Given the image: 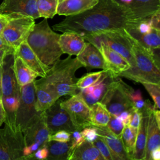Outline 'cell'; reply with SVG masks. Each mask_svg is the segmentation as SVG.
<instances>
[{
    "mask_svg": "<svg viewBox=\"0 0 160 160\" xmlns=\"http://www.w3.org/2000/svg\"><path fill=\"white\" fill-rule=\"evenodd\" d=\"M8 54H8L4 49L0 48V64L1 65H2L4 59Z\"/></svg>",
    "mask_w": 160,
    "mask_h": 160,
    "instance_id": "49",
    "label": "cell"
},
{
    "mask_svg": "<svg viewBox=\"0 0 160 160\" xmlns=\"http://www.w3.org/2000/svg\"><path fill=\"white\" fill-rule=\"evenodd\" d=\"M34 20L26 15L11 14V18L5 26L1 36L14 52L19 45L26 40L35 24Z\"/></svg>",
    "mask_w": 160,
    "mask_h": 160,
    "instance_id": "9",
    "label": "cell"
},
{
    "mask_svg": "<svg viewBox=\"0 0 160 160\" xmlns=\"http://www.w3.org/2000/svg\"><path fill=\"white\" fill-rule=\"evenodd\" d=\"M14 58V54H8L2 65L1 100L6 113L4 123L11 124H15V116L19 101L21 88L13 70Z\"/></svg>",
    "mask_w": 160,
    "mask_h": 160,
    "instance_id": "5",
    "label": "cell"
},
{
    "mask_svg": "<svg viewBox=\"0 0 160 160\" xmlns=\"http://www.w3.org/2000/svg\"><path fill=\"white\" fill-rule=\"evenodd\" d=\"M137 19L144 21L160 10V0H112Z\"/></svg>",
    "mask_w": 160,
    "mask_h": 160,
    "instance_id": "13",
    "label": "cell"
},
{
    "mask_svg": "<svg viewBox=\"0 0 160 160\" xmlns=\"http://www.w3.org/2000/svg\"><path fill=\"white\" fill-rule=\"evenodd\" d=\"M13 70L17 82L20 86L33 82L38 76L19 56H14Z\"/></svg>",
    "mask_w": 160,
    "mask_h": 160,
    "instance_id": "28",
    "label": "cell"
},
{
    "mask_svg": "<svg viewBox=\"0 0 160 160\" xmlns=\"http://www.w3.org/2000/svg\"><path fill=\"white\" fill-rule=\"evenodd\" d=\"M59 37L60 34L52 31L47 19L44 18L34 24L26 42L44 64L51 66L63 54L59 42Z\"/></svg>",
    "mask_w": 160,
    "mask_h": 160,
    "instance_id": "2",
    "label": "cell"
},
{
    "mask_svg": "<svg viewBox=\"0 0 160 160\" xmlns=\"http://www.w3.org/2000/svg\"><path fill=\"white\" fill-rule=\"evenodd\" d=\"M130 38L134 67L129 68L121 72L118 77H124L140 83L151 82L160 84L159 62L154 51L146 48L131 36Z\"/></svg>",
    "mask_w": 160,
    "mask_h": 160,
    "instance_id": "3",
    "label": "cell"
},
{
    "mask_svg": "<svg viewBox=\"0 0 160 160\" xmlns=\"http://www.w3.org/2000/svg\"><path fill=\"white\" fill-rule=\"evenodd\" d=\"M48 156V149L46 145L39 148L29 156L28 159H46Z\"/></svg>",
    "mask_w": 160,
    "mask_h": 160,
    "instance_id": "40",
    "label": "cell"
},
{
    "mask_svg": "<svg viewBox=\"0 0 160 160\" xmlns=\"http://www.w3.org/2000/svg\"><path fill=\"white\" fill-rule=\"evenodd\" d=\"M81 131L85 141L89 142H92L98 136L96 130L94 126L85 127Z\"/></svg>",
    "mask_w": 160,
    "mask_h": 160,
    "instance_id": "39",
    "label": "cell"
},
{
    "mask_svg": "<svg viewBox=\"0 0 160 160\" xmlns=\"http://www.w3.org/2000/svg\"><path fill=\"white\" fill-rule=\"evenodd\" d=\"M11 18V14H0V35H1V33L8 23L9 19Z\"/></svg>",
    "mask_w": 160,
    "mask_h": 160,
    "instance_id": "45",
    "label": "cell"
},
{
    "mask_svg": "<svg viewBox=\"0 0 160 160\" xmlns=\"http://www.w3.org/2000/svg\"><path fill=\"white\" fill-rule=\"evenodd\" d=\"M116 77L114 76L108 70H106L101 78L94 84L82 89L79 92L84 101L90 107L97 102H100L105 94L111 81Z\"/></svg>",
    "mask_w": 160,
    "mask_h": 160,
    "instance_id": "16",
    "label": "cell"
},
{
    "mask_svg": "<svg viewBox=\"0 0 160 160\" xmlns=\"http://www.w3.org/2000/svg\"><path fill=\"white\" fill-rule=\"evenodd\" d=\"M152 108H155L154 107ZM148 109L142 112V118L138 128L134 150L132 156V160H144L146 154L147 128L149 111L152 109Z\"/></svg>",
    "mask_w": 160,
    "mask_h": 160,
    "instance_id": "24",
    "label": "cell"
},
{
    "mask_svg": "<svg viewBox=\"0 0 160 160\" xmlns=\"http://www.w3.org/2000/svg\"><path fill=\"white\" fill-rule=\"evenodd\" d=\"M61 106L68 112L76 129L81 131L87 126H92L90 121V107L79 92L61 102Z\"/></svg>",
    "mask_w": 160,
    "mask_h": 160,
    "instance_id": "11",
    "label": "cell"
},
{
    "mask_svg": "<svg viewBox=\"0 0 160 160\" xmlns=\"http://www.w3.org/2000/svg\"><path fill=\"white\" fill-rule=\"evenodd\" d=\"M133 90L121 79L116 77L109 83L100 102L104 106L110 114L118 116L122 111L134 108L129 98Z\"/></svg>",
    "mask_w": 160,
    "mask_h": 160,
    "instance_id": "7",
    "label": "cell"
},
{
    "mask_svg": "<svg viewBox=\"0 0 160 160\" xmlns=\"http://www.w3.org/2000/svg\"><path fill=\"white\" fill-rule=\"evenodd\" d=\"M36 94V109L42 112L59 98L54 88L43 78L34 81Z\"/></svg>",
    "mask_w": 160,
    "mask_h": 160,
    "instance_id": "17",
    "label": "cell"
},
{
    "mask_svg": "<svg viewBox=\"0 0 160 160\" xmlns=\"http://www.w3.org/2000/svg\"><path fill=\"white\" fill-rule=\"evenodd\" d=\"M23 133L16 124L5 123L0 129V160H22Z\"/></svg>",
    "mask_w": 160,
    "mask_h": 160,
    "instance_id": "8",
    "label": "cell"
},
{
    "mask_svg": "<svg viewBox=\"0 0 160 160\" xmlns=\"http://www.w3.org/2000/svg\"><path fill=\"white\" fill-rule=\"evenodd\" d=\"M59 98L43 111L46 126L50 135L60 130L72 133L77 130L68 112L61 106Z\"/></svg>",
    "mask_w": 160,
    "mask_h": 160,
    "instance_id": "12",
    "label": "cell"
},
{
    "mask_svg": "<svg viewBox=\"0 0 160 160\" xmlns=\"http://www.w3.org/2000/svg\"><path fill=\"white\" fill-rule=\"evenodd\" d=\"M141 118H142V112L133 108L132 111L131 118V121L129 125L134 128L138 129L139 126Z\"/></svg>",
    "mask_w": 160,
    "mask_h": 160,
    "instance_id": "41",
    "label": "cell"
},
{
    "mask_svg": "<svg viewBox=\"0 0 160 160\" xmlns=\"http://www.w3.org/2000/svg\"><path fill=\"white\" fill-rule=\"evenodd\" d=\"M137 132L138 129L129 125H127L124 126L121 136V139L122 144L130 159H132V156L134 150Z\"/></svg>",
    "mask_w": 160,
    "mask_h": 160,
    "instance_id": "31",
    "label": "cell"
},
{
    "mask_svg": "<svg viewBox=\"0 0 160 160\" xmlns=\"http://www.w3.org/2000/svg\"><path fill=\"white\" fill-rule=\"evenodd\" d=\"M15 56L20 57L22 61L33 71L38 76L44 78L46 76L51 66L44 64L29 47L26 40L22 42L16 49Z\"/></svg>",
    "mask_w": 160,
    "mask_h": 160,
    "instance_id": "18",
    "label": "cell"
},
{
    "mask_svg": "<svg viewBox=\"0 0 160 160\" xmlns=\"http://www.w3.org/2000/svg\"><path fill=\"white\" fill-rule=\"evenodd\" d=\"M76 58L83 67L88 69L99 68L107 70L106 62L101 51L89 42H86L84 48L76 56Z\"/></svg>",
    "mask_w": 160,
    "mask_h": 160,
    "instance_id": "21",
    "label": "cell"
},
{
    "mask_svg": "<svg viewBox=\"0 0 160 160\" xmlns=\"http://www.w3.org/2000/svg\"><path fill=\"white\" fill-rule=\"evenodd\" d=\"M98 136H101L108 146L112 160H130L125 151L121 138H117L106 126L95 127Z\"/></svg>",
    "mask_w": 160,
    "mask_h": 160,
    "instance_id": "20",
    "label": "cell"
},
{
    "mask_svg": "<svg viewBox=\"0 0 160 160\" xmlns=\"http://www.w3.org/2000/svg\"><path fill=\"white\" fill-rule=\"evenodd\" d=\"M23 133L24 146L37 144L40 147L49 141V131L46 126L43 112L39 113L32 121Z\"/></svg>",
    "mask_w": 160,
    "mask_h": 160,
    "instance_id": "14",
    "label": "cell"
},
{
    "mask_svg": "<svg viewBox=\"0 0 160 160\" xmlns=\"http://www.w3.org/2000/svg\"><path fill=\"white\" fill-rule=\"evenodd\" d=\"M154 109L155 108L151 109L149 112L145 160H150L151 151L153 149L160 147V127L157 124L154 116L153 111Z\"/></svg>",
    "mask_w": 160,
    "mask_h": 160,
    "instance_id": "25",
    "label": "cell"
},
{
    "mask_svg": "<svg viewBox=\"0 0 160 160\" xmlns=\"http://www.w3.org/2000/svg\"><path fill=\"white\" fill-rule=\"evenodd\" d=\"M48 149V160H65L67 159L69 149L70 148V141L68 142H60L49 140L46 144Z\"/></svg>",
    "mask_w": 160,
    "mask_h": 160,
    "instance_id": "29",
    "label": "cell"
},
{
    "mask_svg": "<svg viewBox=\"0 0 160 160\" xmlns=\"http://www.w3.org/2000/svg\"><path fill=\"white\" fill-rule=\"evenodd\" d=\"M154 101L155 109L160 108V84L151 82L141 83Z\"/></svg>",
    "mask_w": 160,
    "mask_h": 160,
    "instance_id": "34",
    "label": "cell"
},
{
    "mask_svg": "<svg viewBox=\"0 0 160 160\" xmlns=\"http://www.w3.org/2000/svg\"><path fill=\"white\" fill-rule=\"evenodd\" d=\"M0 48L4 49L8 54H14V51L13 49L8 44V43L5 41L3 37L0 35Z\"/></svg>",
    "mask_w": 160,
    "mask_h": 160,
    "instance_id": "44",
    "label": "cell"
},
{
    "mask_svg": "<svg viewBox=\"0 0 160 160\" xmlns=\"http://www.w3.org/2000/svg\"><path fill=\"white\" fill-rule=\"evenodd\" d=\"M90 121L92 126H106L110 118V113L100 102L90 106Z\"/></svg>",
    "mask_w": 160,
    "mask_h": 160,
    "instance_id": "30",
    "label": "cell"
},
{
    "mask_svg": "<svg viewBox=\"0 0 160 160\" xmlns=\"http://www.w3.org/2000/svg\"><path fill=\"white\" fill-rule=\"evenodd\" d=\"M126 31L131 37L136 39L146 48L152 51L159 49L160 30L152 28L148 32L140 33L136 30V28H134L126 30Z\"/></svg>",
    "mask_w": 160,
    "mask_h": 160,
    "instance_id": "26",
    "label": "cell"
},
{
    "mask_svg": "<svg viewBox=\"0 0 160 160\" xmlns=\"http://www.w3.org/2000/svg\"><path fill=\"white\" fill-rule=\"evenodd\" d=\"M2 66L0 64V98L1 99V88H2Z\"/></svg>",
    "mask_w": 160,
    "mask_h": 160,
    "instance_id": "50",
    "label": "cell"
},
{
    "mask_svg": "<svg viewBox=\"0 0 160 160\" xmlns=\"http://www.w3.org/2000/svg\"><path fill=\"white\" fill-rule=\"evenodd\" d=\"M92 143L98 149L104 160H112L110 150L101 136H98V138L92 142Z\"/></svg>",
    "mask_w": 160,
    "mask_h": 160,
    "instance_id": "36",
    "label": "cell"
},
{
    "mask_svg": "<svg viewBox=\"0 0 160 160\" xmlns=\"http://www.w3.org/2000/svg\"><path fill=\"white\" fill-rule=\"evenodd\" d=\"M104 71L105 69H102V71L89 72L84 74L81 78L78 79L76 86L80 90L94 84L101 78Z\"/></svg>",
    "mask_w": 160,
    "mask_h": 160,
    "instance_id": "33",
    "label": "cell"
},
{
    "mask_svg": "<svg viewBox=\"0 0 160 160\" xmlns=\"http://www.w3.org/2000/svg\"><path fill=\"white\" fill-rule=\"evenodd\" d=\"M143 21L137 19L112 0H98V3L81 13L66 16L53 25L54 30L74 32L82 36L105 31L128 30L136 28Z\"/></svg>",
    "mask_w": 160,
    "mask_h": 160,
    "instance_id": "1",
    "label": "cell"
},
{
    "mask_svg": "<svg viewBox=\"0 0 160 160\" xmlns=\"http://www.w3.org/2000/svg\"><path fill=\"white\" fill-rule=\"evenodd\" d=\"M98 0H58L56 14L60 16H73L91 9Z\"/></svg>",
    "mask_w": 160,
    "mask_h": 160,
    "instance_id": "22",
    "label": "cell"
},
{
    "mask_svg": "<svg viewBox=\"0 0 160 160\" xmlns=\"http://www.w3.org/2000/svg\"><path fill=\"white\" fill-rule=\"evenodd\" d=\"M149 22L152 28L160 30V10L152 14L149 18Z\"/></svg>",
    "mask_w": 160,
    "mask_h": 160,
    "instance_id": "42",
    "label": "cell"
},
{
    "mask_svg": "<svg viewBox=\"0 0 160 160\" xmlns=\"http://www.w3.org/2000/svg\"><path fill=\"white\" fill-rule=\"evenodd\" d=\"M82 67V64L77 58H72L69 55L62 60L59 59L56 61L43 78L54 88L59 98L71 96L79 91L76 86L78 78L75 76V72Z\"/></svg>",
    "mask_w": 160,
    "mask_h": 160,
    "instance_id": "4",
    "label": "cell"
},
{
    "mask_svg": "<svg viewBox=\"0 0 160 160\" xmlns=\"http://www.w3.org/2000/svg\"><path fill=\"white\" fill-rule=\"evenodd\" d=\"M0 14H20L34 19L39 18L36 0H2L0 4Z\"/></svg>",
    "mask_w": 160,
    "mask_h": 160,
    "instance_id": "15",
    "label": "cell"
},
{
    "mask_svg": "<svg viewBox=\"0 0 160 160\" xmlns=\"http://www.w3.org/2000/svg\"><path fill=\"white\" fill-rule=\"evenodd\" d=\"M68 160H104L92 142L84 141L68 156Z\"/></svg>",
    "mask_w": 160,
    "mask_h": 160,
    "instance_id": "27",
    "label": "cell"
},
{
    "mask_svg": "<svg viewBox=\"0 0 160 160\" xmlns=\"http://www.w3.org/2000/svg\"><path fill=\"white\" fill-rule=\"evenodd\" d=\"M154 116L158 126L160 127V111L159 109H154Z\"/></svg>",
    "mask_w": 160,
    "mask_h": 160,
    "instance_id": "48",
    "label": "cell"
},
{
    "mask_svg": "<svg viewBox=\"0 0 160 160\" xmlns=\"http://www.w3.org/2000/svg\"><path fill=\"white\" fill-rule=\"evenodd\" d=\"M106 126L109 130V131L117 138H121L124 125L118 116L110 114L109 120Z\"/></svg>",
    "mask_w": 160,
    "mask_h": 160,
    "instance_id": "35",
    "label": "cell"
},
{
    "mask_svg": "<svg viewBox=\"0 0 160 160\" xmlns=\"http://www.w3.org/2000/svg\"><path fill=\"white\" fill-rule=\"evenodd\" d=\"M160 159V147L153 149L150 154V160H159Z\"/></svg>",
    "mask_w": 160,
    "mask_h": 160,
    "instance_id": "46",
    "label": "cell"
},
{
    "mask_svg": "<svg viewBox=\"0 0 160 160\" xmlns=\"http://www.w3.org/2000/svg\"><path fill=\"white\" fill-rule=\"evenodd\" d=\"M85 40L97 48L103 43L122 56L129 63L130 68L134 67V59L132 51L130 36L125 30L105 31L82 36Z\"/></svg>",
    "mask_w": 160,
    "mask_h": 160,
    "instance_id": "6",
    "label": "cell"
},
{
    "mask_svg": "<svg viewBox=\"0 0 160 160\" xmlns=\"http://www.w3.org/2000/svg\"><path fill=\"white\" fill-rule=\"evenodd\" d=\"M39 113L36 109V94L34 81L21 86L20 97L16 112L15 124L23 132Z\"/></svg>",
    "mask_w": 160,
    "mask_h": 160,
    "instance_id": "10",
    "label": "cell"
},
{
    "mask_svg": "<svg viewBox=\"0 0 160 160\" xmlns=\"http://www.w3.org/2000/svg\"><path fill=\"white\" fill-rule=\"evenodd\" d=\"M71 133L64 130H60L50 135L49 140L60 142H68L71 140Z\"/></svg>",
    "mask_w": 160,
    "mask_h": 160,
    "instance_id": "38",
    "label": "cell"
},
{
    "mask_svg": "<svg viewBox=\"0 0 160 160\" xmlns=\"http://www.w3.org/2000/svg\"><path fill=\"white\" fill-rule=\"evenodd\" d=\"M58 0H36L39 18L52 19L57 11Z\"/></svg>",
    "mask_w": 160,
    "mask_h": 160,
    "instance_id": "32",
    "label": "cell"
},
{
    "mask_svg": "<svg viewBox=\"0 0 160 160\" xmlns=\"http://www.w3.org/2000/svg\"><path fill=\"white\" fill-rule=\"evenodd\" d=\"M6 120V113L2 104L1 99L0 98V126Z\"/></svg>",
    "mask_w": 160,
    "mask_h": 160,
    "instance_id": "47",
    "label": "cell"
},
{
    "mask_svg": "<svg viewBox=\"0 0 160 160\" xmlns=\"http://www.w3.org/2000/svg\"><path fill=\"white\" fill-rule=\"evenodd\" d=\"M85 141L81 131L79 130H75L71 133V145L69 149L68 154V156L71 154L76 148H77L78 146H79L84 141Z\"/></svg>",
    "mask_w": 160,
    "mask_h": 160,
    "instance_id": "37",
    "label": "cell"
},
{
    "mask_svg": "<svg viewBox=\"0 0 160 160\" xmlns=\"http://www.w3.org/2000/svg\"><path fill=\"white\" fill-rule=\"evenodd\" d=\"M59 42L63 53L70 56H78L86 44L84 37L74 32H64L60 34Z\"/></svg>",
    "mask_w": 160,
    "mask_h": 160,
    "instance_id": "23",
    "label": "cell"
},
{
    "mask_svg": "<svg viewBox=\"0 0 160 160\" xmlns=\"http://www.w3.org/2000/svg\"><path fill=\"white\" fill-rule=\"evenodd\" d=\"M98 49L101 51L104 58L107 70L114 76L118 77L121 72L130 68L129 63L122 56L107 45L101 43Z\"/></svg>",
    "mask_w": 160,
    "mask_h": 160,
    "instance_id": "19",
    "label": "cell"
},
{
    "mask_svg": "<svg viewBox=\"0 0 160 160\" xmlns=\"http://www.w3.org/2000/svg\"><path fill=\"white\" fill-rule=\"evenodd\" d=\"M132 109H131L130 110L122 111L118 116V118L122 122V123L124 124V126H127V125L129 124L131 118Z\"/></svg>",
    "mask_w": 160,
    "mask_h": 160,
    "instance_id": "43",
    "label": "cell"
}]
</instances>
